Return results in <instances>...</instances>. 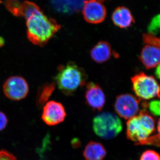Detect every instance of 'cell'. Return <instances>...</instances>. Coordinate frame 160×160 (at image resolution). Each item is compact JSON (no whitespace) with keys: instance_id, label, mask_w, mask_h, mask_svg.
<instances>
[{"instance_id":"cell-1","label":"cell","mask_w":160,"mask_h":160,"mask_svg":"<svg viewBox=\"0 0 160 160\" xmlns=\"http://www.w3.org/2000/svg\"><path fill=\"white\" fill-rule=\"evenodd\" d=\"M5 5L12 14L26 20L27 38L35 46H45L61 29L55 20L47 17L34 3L6 0Z\"/></svg>"},{"instance_id":"cell-2","label":"cell","mask_w":160,"mask_h":160,"mask_svg":"<svg viewBox=\"0 0 160 160\" xmlns=\"http://www.w3.org/2000/svg\"><path fill=\"white\" fill-rule=\"evenodd\" d=\"M55 79L60 91L66 95H69L85 86L87 75L82 68L70 62L60 66Z\"/></svg>"},{"instance_id":"cell-3","label":"cell","mask_w":160,"mask_h":160,"mask_svg":"<svg viewBox=\"0 0 160 160\" xmlns=\"http://www.w3.org/2000/svg\"><path fill=\"white\" fill-rule=\"evenodd\" d=\"M155 130V121L147 110H143L129 119L126 123V136L128 139L141 145Z\"/></svg>"},{"instance_id":"cell-4","label":"cell","mask_w":160,"mask_h":160,"mask_svg":"<svg viewBox=\"0 0 160 160\" xmlns=\"http://www.w3.org/2000/svg\"><path fill=\"white\" fill-rule=\"evenodd\" d=\"M92 128L95 134L104 139L117 136L122 130V123L116 115L108 112L100 113L93 118Z\"/></svg>"},{"instance_id":"cell-5","label":"cell","mask_w":160,"mask_h":160,"mask_svg":"<svg viewBox=\"0 0 160 160\" xmlns=\"http://www.w3.org/2000/svg\"><path fill=\"white\" fill-rule=\"evenodd\" d=\"M132 90L140 100L160 99V86L153 77L140 72L131 78Z\"/></svg>"},{"instance_id":"cell-6","label":"cell","mask_w":160,"mask_h":160,"mask_svg":"<svg viewBox=\"0 0 160 160\" xmlns=\"http://www.w3.org/2000/svg\"><path fill=\"white\" fill-rule=\"evenodd\" d=\"M4 94L9 99L18 101L26 98L29 92V86L24 78L14 76L8 78L3 86Z\"/></svg>"},{"instance_id":"cell-7","label":"cell","mask_w":160,"mask_h":160,"mask_svg":"<svg viewBox=\"0 0 160 160\" xmlns=\"http://www.w3.org/2000/svg\"><path fill=\"white\" fill-rule=\"evenodd\" d=\"M140 102L139 99L132 95L121 94L117 97L114 109L120 117L129 120L139 112Z\"/></svg>"},{"instance_id":"cell-8","label":"cell","mask_w":160,"mask_h":160,"mask_svg":"<svg viewBox=\"0 0 160 160\" xmlns=\"http://www.w3.org/2000/svg\"><path fill=\"white\" fill-rule=\"evenodd\" d=\"M66 116L65 107L59 102L49 101L43 106L42 118L48 126H55L62 122Z\"/></svg>"},{"instance_id":"cell-9","label":"cell","mask_w":160,"mask_h":160,"mask_svg":"<svg viewBox=\"0 0 160 160\" xmlns=\"http://www.w3.org/2000/svg\"><path fill=\"white\" fill-rule=\"evenodd\" d=\"M82 13L86 22L91 24H99L105 19L106 9L101 2L97 0L84 1Z\"/></svg>"},{"instance_id":"cell-10","label":"cell","mask_w":160,"mask_h":160,"mask_svg":"<svg viewBox=\"0 0 160 160\" xmlns=\"http://www.w3.org/2000/svg\"><path fill=\"white\" fill-rule=\"evenodd\" d=\"M85 98L89 107L96 110H101L106 103V96L102 89L93 82H89L86 85Z\"/></svg>"},{"instance_id":"cell-11","label":"cell","mask_w":160,"mask_h":160,"mask_svg":"<svg viewBox=\"0 0 160 160\" xmlns=\"http://www.w3.org/2000/svg\"><path fill=\"white\" fill-rule=\"evenodd\" d=\"M139 59L146 69H151L160 64V47L148 44L143 47Z\"/></svg>"},{"instance_id":"cell-12","label":"cell","mask_w":160,"mask_h":160,"mask_svg":"<svg viewBox=\"0 0 160 160\" xmlns=\"http://www.w3.org/2000/svg\"><path fill=\"white\" fill-rule=\"evenodd\" d=\"M112 54L111 46L106 41H100L93 46L90 52L92 59L100 64L110 59Z\"/></svg>"},{"instance_id":"cell-13","label":"cell","mask_w":160,"mask_h":160,"mask_svg":"<svg viewBox=\"0 0 160 160\" xmlns=\"http://www.w3.org/2000/svg\"><path fill=\"white\" fill-rule=\"evenodd\" d=\"M84 0H51V6L60 13L70 14L80 11Z\"/></svg>"},{"instance_id":"cell-14","label":"cell","mask_w":160,"mask_h":160,"mask_svg":"<svg viewBox=\"0 0 160 160\" xmlns=\"http://www.w3.org/2000/svg\"><path fill=\"white\" fill-rule=\"evenodd\" d=\"M112 20L115 26L120 28H127L134 22L131 12L124 6L118 7L112 15Z\"/></svg>"},{"instance_id":"cell-15","label":"cell","mask_w":160,"mask_h":160,"mask_svg":"<svg viewBox=\"0 0 160 160\" xmlns=\"http://www.w3.org/2000/svg\"><path fill=\"white\" fill-rule=\"evenodd\" d=\"M106 155L104 146L101 143L93 141L89 142L83 151V156L86 160H103Z\"/></svg>"},{"instance_id":"cell-16","label":"cell","mask_w":160,"mask_h":160,"mask_svg":"<svg viewBox=\"0 0 160 160\" xmlns=\"http://www.w3.org/2000/svg\"><path fill=\"white\" fill-rule=\"evenodd\" d=\"M55 83H46L42 86L38 91L36 98L38 107L41 108L48 102L52 92L55 89Z\"/></svg>"},{"instance_id":"cell-17","label":"cell","mask_w":160,"mask_h":160,"mask_svg":"<svg viewBox=\"0 0 160 160\" xmlns=\"http://www.w3.org/2000/svg\"><path fill=\"white\" fill-rule=\"evenodd\" d=\"M140 160H160V155L154 150H146L143 152Z\"/></svg>"},{"instance_id":"cell-18","label":"cell","mask_w":160,"mask_h":160,"mask_svg":"<svg viewBox=\"0 0 160 160\" xmlns=\"http://www.w3.org/2000/svg\"><path fill=\"white\" fill-rule=\"evenodd\" d=\"M150 112L156 116H160V100H153L148 104Z\"/></svg>"},{"instance_id":"cell-19","label":"cell","mask_w":160,"mask_h":160,"mask_svg":"<svg viewBox=\"0 0 160 160\" xmlns=\"http://www.w3.org/2000/svg\"><path fill=\"white\" fill-rule=\"evenodd\" d=\"M160 17L154 19L149 25V32H154L158 29H160Z\"/></svg>"},{"instance_id":"cell-20","label":"cell","mask_w":160,"mask_h":160,"mask_svg":"<svg viewBox=\"0 0 160 160\" xmlns=\"http://www.w3.org/2000/svg\"><path fill=\"white\" fill-rule=\"evenodd\" d=\"M0 160H17V159L8 151L2 150L0 151Z\"/></svg>"},{"instance_id":"cell-21","label":"cell","mask_w":160,"mask_h":160,"mask_svg":"<svg viewBox=\"0 0 160 160\" xmlns=\"http://www.w3.org/2000/svg\"><path fill=\"white\" fill-rule=\"evenodd\" d=\"M8 123V119L4 112L0 111V131L6 128Z\"/></svg>"},{"instance_id":"cell-22","label":"cell","mask_w":160,"mask_h":160,"mask_svg":"<svg viewBox=\"0 0 160 160\" xmlns=\"http://www.w3.org/2000/svg\"><path fill=\"white\" fill-rule=\"evenodd\" d=\"M155 75L157 77L160 79V64L157 66L155 71Z\"/></svg>"},{"instance_id":"cell-23","label":"cell","mask_w":160,"mask_h":160,"mask_svg":"<svg viewBox=\"0 0 160 160\" xmlns=\"http://www.w3.org/2000/svg\"><path fill=\"white\" fill-rule=\"evenodd\" d=\"M157 129L158 131V133L157 135L159 138L160 139V118L159 119L158 121V125H157Z\"/></svg>"},{"instance_id":"cell-24","label":"cell","mask_w":160,"mask_h":160,"mask_svg":"<svg viewBox=\"0 0 160 160\" xmlns=\"http://www.w3.org/2000/svg\"><path fill=\"white\" fill-rule=\"evenodd\" d=\"M5 44V41L2 38L0 37V48L3 47Z\"/></svg>"},{"instance_id":"cell-25","label":"cell","mask_w":160,"mask_h":160,"mask_svg":"<svg viewBox=\"0 0 160 160\" xmlns=\"http://www.w3.org/2000/svg\"><path fill=\"white\" fill-rule=\"evenodd\" d=\"M97 1H99L100 2H106V1H107V0H97Z\"/></svg>"},{"instance_id":"cell-26","label":"cell","mask_w":160,"mask_h":160,"mask_svg":"<svg viewBox=\"0 0 160 160\" xmlns=\"http://www.w3.org/2000/svg\"><path fill=\"white\" fill-rule=\"evenodd\" d=\"M12 1H18V0H12Z\"/></svg>"},{"instance_id":"cell-27","label":"cell","mask_w":160,"mask_h":160,"mask_svg":"<svg viewBox=\"0 0 160 160\" xmlns=\"http://www.w3.org/2000/svg\"><path fill=\"white\" fill-rule=\"evenodd\" d=\"M0 3H1V1H0Z\"/></svg>"}]
</instances>
